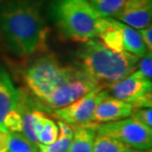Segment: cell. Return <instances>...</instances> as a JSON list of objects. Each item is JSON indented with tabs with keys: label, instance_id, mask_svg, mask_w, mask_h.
<instances>
[{
	"label": "cell",
	"instance_id": "obj_17",
	"mask_svg": "<svg viewBox=\"0 0 152 152\" xmlns=\"http://www.w3.org/2000/svg\"><path fill=\"white\" fill-rule=\"evenodd\" d=\"M101 17H115L126 0H88Z\"/></svg>",
	"mask_w": 152,
	"mask_h": 152
},
{
	"label": "cell",
	"instance_id": "obj_22",
	"mask_svg": "<svg viewBox=\"0 0 152 152\" xmlns=\"http://www.w3.org/2000/svg\"><path fill=\"white\" fill-rule=\"evenodd\" d=\"M127 152H152L151 149H146V150H141V149H134V148H129Z\"/></svg>",
	"mask_w": 152,
	"mask_h": 152
},
{
	"label": "cell",
	"instance_id": "obj_2",
	"mask_svg": "<svg viewBox=\"0 0 152 152\" xmlns=\"http://www.w3.org/2000/svg\"><path fill=\"white\" fill-rule=\"evenodd\" d=\"M138 60L139 57L126 50H112L98 38H93L82 42V47L76 53L74 65L99 85L107 88L134 71Z\"/></svg>",
	"mask_w": 152,
	"mask_h": 152
},
{
	"label": "cell",
	"instance_id": "obj_14",
	"mask_svg": "<svg viewBox=\"0 0 152 152\" xmlns=\"http://www.w3.org/2000/svg\"><path fill=\"white\" fill-rule=\"evenodd\" d=\"M58 126V136L56 140L50 144H38L39 152H67L70 147L72 137H73V126L64 123L57 121Z\"/></svg>",
	"mask_w": 152,
	"mask_h": 152
},
{
	"label": "cell",
	"instance_id": "obj_6",
	"mask_svg": "<svg viewBox=\"0 0 152 152\" xmlns=\"http://www.w3.org/2000/svg\"><path fill=\"white\" fill-rule=\"evenodd\" d=\"M107 88L111 96L129 103L134 109L151 108L152 106V82L137 69Z\"/></svg>",
	"mask_w": 152,
	"mask_h": 152
},
{
	"label": "cell",
	"instance_id": "obj_4",
	"mask_svg": "<svg viewBox=\"0 0 152 152\" xmlns=\"http://www.w3.org/2000/svg\"><path fill=\"white\" fill-rule=\"evenodd\" d=\"M78 71L79 68L75 65H62L56 57L48 54L30 64L25 72V82L32 93L42 101Z\"/></svg>",
	"mask_w": 152,
	"mask_h": 152
},
{
	"label": "cell",
	"instance_id": "obj_19",
	"mask_svg": "<svg viewBox=\"0 0 152 152\" xmlns=\"http://www.w3.org/2000/svg\"><path fill=\"white\" fill-rule=\"evenodd\" d=\"M136 69L148 80L152 79V53L151 51L139 58Z\"/></svg>",
	"mask_w": 152,
	"mask_h": 152
},
{
	"label": "cell",
	"instance_id": "obj_20",
	"mask_svg": "<svg viewBox=\"0 0 152 152\" xmlns=\"http://www.w3.org/2000/svg\"><path fill=\"white\" fill-rule=\"evenodd\" d=\"M130 117L134 118L135 120L140 121L144 126L149 129H152V110L151 108H141L134 109Z\"/></svg>",
	"mask_w": 152,
	"mask_h": 152
},
{
	"label": "cell",
	"instance_id": "obj_23",
	"mask_svg": "<svg viewBox=\"0 0 152 152\" xmlns=\"http://www.w3.org/2000/svg\"><path fill=\"white\" fill-rule=\"evenodd\" d=\"M0 152H5V151H3V150H0Z\"/></svg>",
	"mask_w": 152,
	"mask_h": 152
},
{
	"label": "cell",
	"instance_id": "obj_3",
	"mask_svg": "<svg viewBox=\"0 0 152 152\" xmlns=\"http://www.w3.org/2000/svg\"><path fill=\"white\" fill-rule=\"evenodd\" d=\"M53 15L59 32L79 42L97 38L103 18L88 0H58L53 6Z\"/></svg>",
	"mask_w": 152,
	"mask_h": 152
},
{
	"label": "cell",
	"instance_id": "obj_10",
	"mask_svg": "<svg viewBox=\"0 0 152 152\" xmlns=\"http://www.w3.org/2000/svg\"><path fill=\"white\" fill-rule=\"evenodd\" d=\"M115 19L136 30L151 25L152 0H126Z\"/></svg>",
	"mask_w": 152,
	"mask_h": 152
},
{
	"label": "cell",
	"instance_id": "obj_18",
	"mask_svg": "<svg viewBox=\"0 0 152 152\" xmlns=\"http://www.w3.org/2000/svg\"><path fill=\"white\" fill-rule=\"evenodd\" d=\"M58 136V126L57 124L47 115L42 121L41 129L37 133V143L50 144L56 140Z\"/></svg>",
	"mask_w": 152,
	"mask_h": 152
},
{
	"label": "cell",
	"instance_id": "obj_8",
	"mask_svg": "<svg viewBox=\"0 0 152 152\" xmlns=\"http://www.w3.org/2000/svg\"><path fill=\"white\" fill-rule=\"evenodd\" d=\"M99 86L102 85H99L81 69H79L75 76L54 89L41 102L45 107L56 110L69 105Z\"/></svg>",
	"mask_w": 152,
	"mask_h": 152
},
{
	"label": "cell",
	"instance_id": "obj_13",
	"mask_svg": "<svg viewBox=\"0 0 152 152\" xmlns=\"http://www.w3.org/2000/svg\"><path fill=\"white\" fill-rule=\"evenodd\" d=\"M118 26H120L121 32V39H123L124 50L139 57V58L144 56L149 51L145 47L137 30L121 23V21H118Z\"/></svg>",
	"mask_w": 152,
	"mask_h": 152
},
{
	"label": "cell",
	"instance_id": "obj_16",
	"mask_svg": "<svg viewBox=\"0 0 152 152\" xmlns=\"http://www.w3.org/2000/svg\"><path fill=\"white\" fill-rule=\"evenodd\" d=\"M129 148L110 135L96 132L92 152H127Z\"/></svg>",
	"mask_w": 152,
	"mask_h": 152
},
{
	"label": "cell",
	"instance_id": "obj_9",
	"mask_svg": "<svg viewBox=\"0 0 152 152\" xmlns=\"http://www.w3.org/2000/svg\"><path fill=\"white\" fill-rule=\"evenodd\" d=\"M20 90L9 75L0 68V126L9 132H21L22 121L18 112Z\"/></svg>",
	"mask_w": 152,
	"mask_h": 152
},
{
	"label": "cell",
	"instance_id": "obj_21",
	"mask_svg": "<svg viewBox=\"0 0 152 152\" xmlns=\"http://www.w3.org/2000/svg\"><path fill=\"white\" fill-rule=\"evenodd\" d=\"M139 35L143 41L145 47L147 48V50L151 51L152 50V28H151V25L145 27V28H142V29H139L137 30Z\"/></svg>",
	"mask_w": 152,
	"mask_h": 152
},
{
	"label": "cell",
	"instance_id": "obj_15",
	"mask_svg": "<svg viewBox=\"0 0 152 152\" xmlns=\"http://www.w3.org/2000/svg\"><path fill=\"white\" fill-rule=\"evenodd\" d=\"M6 152H39L38 144L21 132H9Z\"/></svg>",
	"mask_w": 152,
	"mask_h": 152
},
{
	"label": "cell",
	"instance_id": "obj_7",
	"mask_svg": "<svg viewBox=\"0 0 152 152\" xmlns=\"http://www.w3.org/2000/svg\"><path fill=\"white\" fill-rule=\"evenodd\" d=\"M108 94L107 88L99 86L65 107L53 110V115L58 121L73 126L88 124L92 123L96 106Z\"/></svg>",
	"mask_w": 152,
	"mask_h": 152
},
{
	"label": "cell",
	"instance_id": "obj_11",
	"mask_svg": "<svg viewBox=\"0 0 152 152\" xmlns=\"http://www.w3.org/2000/svg\"><path fill=\"white\" fill-rule=\"evenodd\" d=\"M133 110L134 108L129 103L108 94L96 106L92 115V123L106 124L126 118L132 115Z\"/></svg>",
	"mask_w": 152,
	"mask_h": 152
},
{
	"label": "cell",
	"instance_id": "obj_5",
	"mask_svg": "<svg viewBox=\"0 0 152 152\" xmlns=\"http://www.w3.org/2000/svg\"><path fill=\"white\" fill-rule=\"evenodd\" d=\"M97 133L110 135L130 148L146 150L152 146V129H149L134 118L106 124L93 123Z\"/></svg>",
	"mask_w": 152,
	"mask_h": 152
},
{
	"label": "cell",
	"instance_id": "obj_12",
	"mask_svg": "<svg viewBox=\"0 0 152 152\" xmlns=\"http://www.w3.org/2000/svg\"><path fill=\"white\" fill-rule=\"evenodd\" d=\"M95 136L93 123L73 126V137L67 152H92Z\"/></svg>",
	"mask_w": 152,
	"mask_h": 152
},
{
	"label": "cell",
	"instance_id": "obj_1",
	"mask_svg": "<svg viewBox=\"0 0 152 152\" xmlns=\"http://www.w3.org/2000/svg\"><path fill=\"white\" fill-rule=\"evenodd\" d=\"M0 31L12 50L28 56L44 48L48 27L39 0H2Z\"/></svg>",
	"mask_w": 152,
	"mask_h": 152
}]
</instances>
